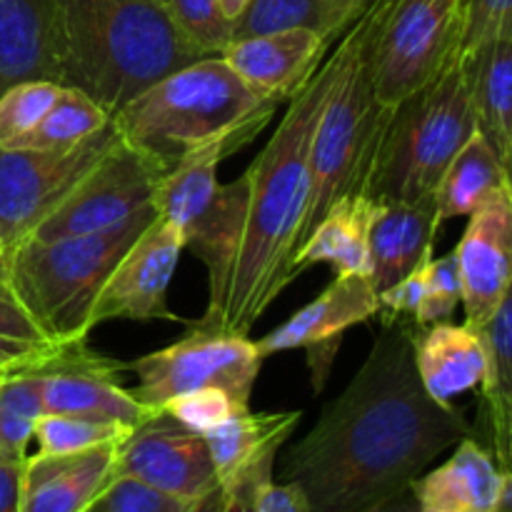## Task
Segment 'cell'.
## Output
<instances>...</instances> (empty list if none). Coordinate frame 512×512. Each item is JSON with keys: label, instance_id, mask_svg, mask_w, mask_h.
I'll return each mask as SVG.
<instances>
[{"label": "cell", "instance_id": "cell-15", "mask_svg": "<svg viewBox=\"0 0 512 512\" xmlns=\"http://www.w3.org/2000/svg\"><path fill=\"white\" fill-rule=\"evenodd\" d=\"M453 253L463 283V325L480 330L512 285V188L500 190L470 215Z\"/></svg>", "mask_w": 512, "mask_h": 512}, {"label": "cell", "instance_id": "cell-43", "mask_svg": "<svg viewBox=\"0 0 512 512\" xmlns=\"http://www.w3.org/2000/svg\"><path fill=\"white\" fill-rule=\"evenodd\" d=\"M218 3H220V10H223L225 18H228L230 23H233V20L238 18V15L245 10L248 0H218Z\"/></svg>", "mask_w": 512, "mask_h": 512}, {"label": "cell", "instance_id": "cell-44", "mask_svg": "<svg viewBox=\"0 0 512 512\" xmlns=\"http://www.w3.org/2000/svg\"><path fill=\"white\" fill-rule=\"evenodd\" d=\"M360 3H363V5H365V8H370V5H373V3H375V0H360Z\"/></svg>", "mask_w": 512, "mask_h": 512}, {"label": "cell", "instance_id": "cell-9", "mask_svg": "<svg viewBox=\"0 0 512 512\" xmlns=\"http://www.w3.org/2000/svg\"><path fill=\"white\" fill-rule=\"evenodd\" d=\"M260 365L263 355L248 335L190 325L178 343L128 363V370L138 375V385L130 393L153 410L163 408L175 395L200 388H223L250 405Z\"/></svg>", "mask_w": 512, "mask_h": 512}, {"label": "cell", "instance_id": "cell-45", "mask_svg": "<svg viewBox=\"0 0 512 512\" xmlns=\"http://www.w3.org/2000/svg\"><path fill=\"white\" fill-rule=\"evenodd\" d=\"M3 253H5V248H3V240H0V260H3Z\"/></svg>", "mask_w": 512, "mask_h": 512}, {"label": "cell", "instance_id": "cell-22", "mask_svg": "<svg viewBox=\"0 0 512 512\" xmlns=\"http://www.w3.org/2000/svg\"><path fill=\"white\" fill-rule=\"evenodd\" d=\"M23 80L60 85L58 0H0V93Z\"/></svg>", "mask_w": 512, "mask_h": 512}, {"label": "cell", "instance_id": "cell-21", "mask_svg": "<svg viewBox=\"0 0 512 512\" xmlns=\"http://www.w3.org/2000/svg\"><path fill=\"white\" fill-rule=\"evenodd\" d=\"M440 220L433 195L420 200H375L370 220V280L378 293L388 290L420 263L433 258Z\"/></svg>", "mask_w": 512, "mask_h": 512}, {"label": "cell", "instance_id": "cell-7", "mask_svg": "<svg viewBox=\"0 0 512 512\" xmlns=\"http://www.w3.org/2000/svg\"><path fill=\"white\" fill-rule=\"evenodd\" d=\"M475 130L468 70L453 60L390 110L365 195L378 203L428 198Z\"/></svg>", "mask_w": 512, "mask_h": 512}, {"label": "cell", "instance_id": "cell-26", "mask_svg": "<svg viewBox=\"0 0 512 512\" xmlns=\"http://www.w3.org/2000/svg\"><path fill=\"white\" fill-rule=\"evenodd\" d=\"M485 350V373L480 380L483 420L490 453L503 470H510L512 453V293L500 300L493 318L475 330Z\"/></svg>", "mask_w": 512, "mask_h": 512}, {"label": "cell", "instance_id": "cell-32", "mask_svg": "<svg viewBox=\"0 0 512 512\" xmlns=\"http://www.w3.org/2000/svg\"><path fill=\"white\" fill-rule=\"evenodd\" d=\"M63 85L50 80H23L0 93V148H15L40 123Z\"/></svg>", "mask_w": 512, "mask_h": 512}, {"label": "cell", "instance_id": "cell-4", "mask_svg": "<svg viewBox=\"0 0 512 512\" xmlns=\"http://www.w3.org/2000/svg\"><path fill=\"white\" fill-rule=\"evenodd\" d=\"M278 108L250 90L220 55H203L148 85L110 115V123L125 145L165 173L185 150L210 140L238 153Z\"/></svg>", "mask_w": 512, "mask_h": 512}, {"label": "cell", "instance_id": "cell-18", "mask_svg": "<svg viewBox=\"0 0 512 512\" xmlns=\"http://www.w3.org/2000/svg\"><path fill=\"white\" fill-rule=\"evenodd\" d=\"M410 493L420 512H512V473L468 435L440 468L415 478Z\"/></svg>", "mask_w": 512, "mask_h": 512}, {"label": "cell", "instance_id": "cell-5", "mask_svg": "<svg viewBox=\"0 0 512 512\" xmlns=\"http://www.w3.org/2000/svg\"><path fill=\"white\" fill-rule=\"evenodd\" d=\"M153 218L155 210H145L100 233L25 238L3 253L0 278L53 343L88 340L90 310L105 278Z\"/></svg>", "mask_w": 512, "mask_h": 512}, {"label": "cell", "instance_id": "cell-42", "mask_svg": "<svg viewBox=\"0 0 512 512\" xmlns=\"http://www.w3.org/2000/svg\"><path fill=\"white\" fill-rule=\"evenodd\" d=\"M360 512H420L418 503H415L413 493H410V488L405 490V493L395 495V498L385 500V503H378L373 505V508H365Z\"/></svg>", "mask_w": 512, "mask_h": 512}, {"label": "cell", "instance_id": "cell-41", "mask_svg": "<svg viewBox=\"0 0 512 512\" xmlns=\"http://www.w3.org/2000/svg\"><path fill=\"white\" fill-rule=\"evenodd\" d=\"M25 458L0 453V512H20V483Z\"/></svg>", "mask_w": 512, "mask_h": 512}, {"label": "cell", "instance_id": "cell-35", "mask_svg": "<svg viewBox=\"0 0 512 512\" xmlns=\"http://www.w3.org/2000/svg\"><path fill=\"white\" fill-rule=\"evenodd\" d=\"M243 408H250V405L235 400L228 390L200 388L183 395H175V398H170L160 410L168 413L173 420H178V423L185 425L188 430H193V433L208 435L210 430L228 423V420Z\"/></svg>", "mask_w": 512, "mask_h": 512}, {"label": "cell", "instance_id": "cell-27", "mask_svg": "<svg viewBox=\"0 0 512 512\" xmlns=\"http://www.w3.org/2000/svg\"><path fill=\"white\" fill-rule=\"evenodd\" d=\"M468 70L470 103L475 128L493 145L510 168L512 160V35L493 40L473 58L463 60Z\"/></svg>", "mask_w": 512, "mask_h": 512}, {"label": "cell", "instance_id": "cell-37", "mask_svg": "<svg viewBox=\"0 0 512 512\" xmlns=\"http://www.w3.org/2000/svg\"><path fill=\"white\" fill-rule=\"evenodd\" d=\"M193 508L198 505L170 498L140 480L113 478L88 512H190Z\"/></svg>", "mask_w": 512, "mask_h": 512}, {"label": "cell", "instance_id": "cell-1", "mask_svg": "<svg viewBox=\"0 0 512 512\" xmlns=\"http://www.w3.org/2000/svg\"><path fill=\"white\" fill-rule=\"evenodd\" d=\"M413 320H383L368 358L288 450L280 478L308 512H360L405 493L445 450L473 435L455 405L425 393L413 358Z\"/></svg>", "mask_w": 512, "mask_h": 512}, {"label": "cell", "instance_id": "cell-8", "mask_svg": "<svg viewBox=\"0 0 512 512\" xmlns=\"http://www.w3.org/2000/svg\"><path fill=\"white\" fill-rule=\"evenodd\" d=\"M363 15L365 63L383 108L393 110L458 60L460 0H375Z\"/></svg>", "mask_w": 512, "mask_h": 512}, {"label": "cell", "instance_id": "cell-2", "mask_svg": "<svg viewBox=\"0 0 512 512\" xmlns=\"http://www.w3.org/2000/svg\"><path fill=\"white\" fill-rule=\"evenodd\" d=\"M338 48L288 100L283 120L235 183L220 188L208 228L188 245L208 268V308L195 328L250 335L298 278L295 253L310 193V145L338 73Z\"/></svg>", "mask_w": 512, "mask_h": 512}, {"label": "cell", "instance_id": "cell-39", "mask_svg": "<svg viewBox=\"0 0 512 512\" xmlns=\"http://www.w3.org/2000/svg\"><path fill=\"white\" fill-rule=\"evenodd\" d=\"M63 345L23 343V340L3 338L0 335V383L20 373H28V370L43 368L45 363H50L60 353Z\"/></svg>", "mask_w": 512, "mask_h": 512}, {"label": "cell", "instance_id": "cell-3", "mask_svg": "<svg viewBox=\"0 0 512 512\" xmlns=\"http://www.w3.org/2000/svg\"><path fill=\"white\" fill-rule=\"evenodd\" d=\"M58 23L60 85L83 90L108 115L203 58L158 0H58Z\"/></svg>", "mask_w": 512, "mask_h": 512}, {"label": "cell", "instance_id": "cell-12", "mask_svg": "<svg viewBox=\"0 0 512 512\" xmlns=\"http://www.w3.org/2000/svg\"><path fill=\"white\" fill-rule=\"evenodd\" d=\"M113 478L140 480L188 505H203L218 495L205 438L163 410L125 435L115 453Z\"/></svg>", "mask_w": 512, "mask_h": 512}, {"label": "cell", "instance_id": "cell-14", "mask_svg": "<svg viewBox=\"0 0 512 512\" xmlns=\"http://www.w3.org/2000/svg\"><path fill=\"white\" fill-rule=\"evenodd\" d=\"M128 363L95 353L88 340H73L60 348L50 363L40 368L43 375V413L78 415V418L118 423L138 428L155 413L138 403L130 390L120 385Z\"/></svg>", "mask_w": 512, "mask_h": 512}, {"label": "cell", "instance_id": "cell-46", "mask_svg": "<svg viewBox=\"0 0 512 512\" xmlns=\"http://www.w3.org/2000/svg\"><path fill=\"white\" fill-rule=\"evenodd\" d=\"M158 3H163V5H165V3H168V0H158Z\"/></svg>", "mask_w": 512, "mask_h": 512}, {"label": "cell", "instance_id": "cell-24", "mask_svg": "<svg viewBox=\"0 0 512 512\" xmlns=\"http://www.w3.org/2000/svg\"><path fill=\"white\" fill-rule=\"evenodd\" d=\"M413 358L425 393L443 405L478 388L485 373L480 335L448 320L425 328L413 325Z\"/></svg>", "mask_w": 512, "mask_h": 512}, {"label": "cell", "instance_id": "cell-38", "mask_svg": "<svg viewBox=\"0 0 512 512\" xmlns=\"http://www.w3.org/2000/svg\"><path fill=\"white\" fill-rule=\"evenodd\" d=\"M0 335L3 338L23 340V343H40V345H60L45 335L33 320V315L25 310V305L15 298L13 290L8 288L3 278H0Z\"/></svg>", "mask_w": 512, "mask_h": 512}, {"label": "cell", "instance_id": "cell-25", "mask_svg": "<svg viewBox=\"0 0 512 512\" xmlns=\"http://www.w3.org/2000/svg\"><path fill=\"white\" fill-rule=\"evenodd\" d=\"M375 213V200L365 193L345 195L315 223L308 238L295 253V273H305L318 263H328L338 275H368V233Z\"/></svg>", "mask_w": 512, "mask_h": 512}, {"label": "cell", "instance_id": "cell-11", "mask_svg": "<svg viewBox=\"0 0 512 512\" xmlns=\"http://www.w3.org/2000/svg\"><path fill=\"white\" fill-rule=\"evenodd\" d=\"M160 175L163 173L150 160L118 138L113 150L28 238L50 240L100 233L153 210V190Z\"/></svg>", "mask_w": 512, "mask_h": 512}, {"label": "cell", "instance_id": "cell-6", "mask_svg": "<svg viewBox=\"0 0 512 512\" xmlns=\"http://www.w3.org/2000/svg\"><path fill=\"white\" fill-rule=\"evenodd\" d=\"M335 48L340 55L338 73L310 145V193L300 245L330 205L345 195L365 193L390 118V108H383L375 98L365 63V15L345 30Z\"/></svg>", "mask_w": 512, "mask_h": 512}, {"label": "cell", "instance_id": "cell-28", "mask_svg": "<svg viewBox=\"0 0 512 512\" xmlns=\"http://www.w3.org/2000/svg\"><path fill=\"white\" fill-rule=\"evenodd\" d=\"M508 188H512L510 168L500 160L493 145L475 130L453 155L433 193L440 225L450 218L473 215L500 190Z\"/></svg>", "mask_w": 512, "mask_h": 512}, {"label": "cell", "instance_id": "cell-16", "mask_svg": "<svg viewBox=\"0 0 512 512\" xmlns=\"http://www.w3.org/2000/svg\"><path fill=\"white\" fill-rule=\"evenodd\" d=\"M303 413H253L238 410L228 423L203 435L218 480V500L235 498L273 480V465L283 445L293 438Z\"/></svg>", "mask_w": 512, "mask_h": 512}, {"label": "cell", "instance_id": "cell-13", "mask_svg": "<svg viewBox=\"0 0 512 512\" xmlns=\"http://www.w3.org/2000/svg\"><path fill=\"white\" fill-rule=\"evenodd\" d=\"M183 250V233L155 215L105 278L90 310V328L110 320H183L168 305V288Z\"/></svg>", "mask_w": 512, "mask_h": 512}, {"label": "cell", "instance_id": "cell-20", "mask_svg": "<svg viewBox=\"0 0 512 512\" xmlns=\"http://www.w3.org/2000/svg\"><path fill=\"white\" fill-rule=\"evenodd\" d=\"M380 315V293L368 275H338L313 303L300 308L268 335L255 340L265 358L285 350L308 348L325 340H343L345 330Z\"/></svg>", "mask_w": 512, "mask_h": 512}, {"label": "cell", "instance_id": "cell-40", "mask_svg": "<svg viewBox=\"0 0 512 512\" xmlns=\"http://www.w3.org/2000/svg\"><path fill=\"white\" fill-rule=\"evenodd\" d=\"M255 512H308L303 490L295 483H265L255 498Z\"/></svg>", "mask_w": 512, "mask_h": 512}, {"label": "cell", "instance_id": "cell-23", "mask_svg": "<svg viewBox=\"0 0 512 512\" xmlns=\"http://www.w3.org/2000/svg\"><path fill=\"white\" fill-rule=\"evenodd\" d=\"M228 155V145L220 140L195 145L180 155L178 163L165 170L153 190V210L183 233L185 248L193 245L208 228L220 198L218 165Z\"/></svg>", "mask_w": 512, "mask_h": 512}, {"label": "cell", "instance_id": "cell-34", "mask_svg": "<svg viewBox=\"0 0 512 512\" xmlns=\"http://www.w3.org/2000/svg\"><path fill=\"white\" fill-rule=\"evenodd\" d=\"M503 35H512V0H460V35L455 58H473L480 48Z\"/></svg>", "mask_w": 512, "mask_h": 512}, {"label": "cell", "instance_id": "cell-36", "mask_svg": "<svg viewBox=\"0 0 512 512\" xmlns=\"http://www.w3.org/2000/svg\"><path fill=\"white\" fill-rule=\"evenodd\" d=\"M460 300H463V283H460V270L455 253L443 255V258H430L425 293L413 323L420 325V328L443 323V320H448L455 313Z\"/></svg>", "mask_w": 512, "mask_h": 512}, {"label": "cell", "instance_id": "cell-29", "mask_svg": "<svg viewBox=\"0 0 512 512\" xmlns=\"http://www.w3.org/2000/svg\"><path fill=\"white\" fill-rule=\"evenodd\" d=\"M360 0H248L233 20V40L278 30H313L335 40L365 13Z\"/></svg>", "mask_w": 512, "mask_h": 512}, {"label": "cell", "instance_id": "cell-19", "mask_svg": "<svg viewBox=\"0 0 512 512\" xmlns=\"http://www.w3.org/2000/svg\"><path fill=\"white\" fill-rule=\"evenodd\" d=\"M118 445L70 455H28L20 483V512H88L113 480Z\"/></svg>", "mask_w": 512, "mask_h": 512}, {"label": "cell", "instance_id": "cell-31", "mask_svg": "<svg viewBox=\"0 0 512 512\" xmlns=\"http://www.w3.org/2000/svg\"><path fill=\"white\" fill-rule=\"evenodd\" d=\"M130 428L118 423L78 418V415L43 413L35 420L33 438L38 440L40 455H70L100 445L123 443Z\"/></svg>", "mask_w": 512, "mask_h": 512}, {"label": "cell", "instance_id": "cell-17", "mask_svg": "<svg viewBox=\"0 0 512 512\" xmlns=\"http://www.w3.org/2000/svg\"><path fill=\"white\" fill-rule=\"evenodd\" d=\"M330 45L313 30H278L230 40L220 58L250 90L283 105L320 68Z\"/></svg>", "mask_w": 512, "mask_h": 512}, {"label": "cell", "instance_id": "cell-33", "mask_svg": "<svg viewBox=\"0 0 512 512\" xmlns=\"http://www.w3.org/2000/svg\"><path fill=\"white\" fill-rule=\"evenodd\" d=\"M168 10L183 38L203 55H220L233 40V23L218 0H168Z\"/></svg>", "mask_w": 512, "mask_h": 512}, {"label": "cell", "instance_id": "cell-10", "mask_svg": "<svg viewBox=\"0 0 512 512\" xmlns=\"http://www.w3.org/2000/svg\"><path fill=\"white\" fill-rule=\"evenodd\" d=\"M113 123L68 150L0 148V240L10 250L23 243L75 185L113 150Z\"/></svg>", "mask_w": 512, "mask_h": 512}, {"label": "cell", "instance_id": "cell-30", "mask_svg": "<svg viewBox=\"0 0 512 512\" xmlns=\"http://www.w3.org/2000/svg\"><path fill=\"white\" fill-rule=\"evenodd\" d=\"M108 110L78 88H60V95L50 105L40 123L8 150H68L108 128Z\"/></svg>", "mask_w": 512, "mask_h": 512}]
</instances>
